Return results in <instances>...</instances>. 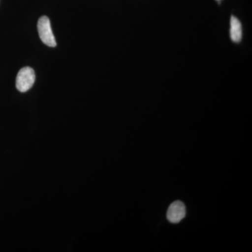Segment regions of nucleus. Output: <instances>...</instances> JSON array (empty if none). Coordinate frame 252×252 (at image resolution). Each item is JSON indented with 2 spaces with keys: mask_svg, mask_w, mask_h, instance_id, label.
Listing matches in <instances>:
<instances>
[{
  "mask_svg": "<svg viewBox=\"0 0 252 252\" xmlns=\"http://www.w3.org/2000/svg\"><path fill=\"white\" fill-rule=\"evenodd\" d=\"M185 205L180 200L172 203L167 210V220L172 223H179L185 218Z\"/></svg>",
  "mask_w": 252,
  "mask_h": 252,
  "instance_id": "obj_3",
  "label": "nucleus"
},
{
  "mask_svg": "<svg viewBox=\"0 0 252 252\" xmlns=\"http://www.w3.org/2000/svg\"><path fill=\"white\" fill-rule=\"evenodd\" d=\"M35 72L32 68L23 67L18 72L16 77V89L20 92H27L34 85L35 82Z\"/></svg>",
  "mask_w": 252,
  "mask_h": 252,
  "instance_id": "obj_1",
  "label": "nucleus"
},
{
  "mask_svg": "<svg viewBox=\"0 0 252 252\" xmlns=\"http://www.w3.org/2000/svg\"><path fill=\"white\" fill-rule=\"evenodd\" d=\"M230 38L232 41L234 42H240L243 36V31H242V26L240 21L235 17L232 16L230 18Z\"/></svg>",
  "mask_w": 252,
  "mask_h": 252,
  "instance_id": "obj_4",
  "label": "nucleus"
},
{
  "mask_svg": "<svg viewBox=\"0 0 252 252\" xmlns=\"http://www.w3.org/2000/svg\"><path fill=\"white\" fill-rule=\"evenodd\" d=\"M38 32L41 40L50 47L56 46V41L51 29V22L47 16H41L38 21Z\"/></svg>",
  "mask_w": 252,
  "mask_h": 252,
  "instance_id": "obj_2",
  "label": "nucleus"
},
{
  "mask_svg": "<svg viewBox=\"0 0 252 252\" xmlns=\"http://www.w3.org/2000/svg\"><path fill=\"white\" fill-rule=\"evenodd\" d=\"M219 1H220V0H219Z\"/></svg>",
  "mask_w": 252,
  "mask_h": 252,
  "instance_id": "obj_5",
  "label": "nucleus"
}]
</instances>
